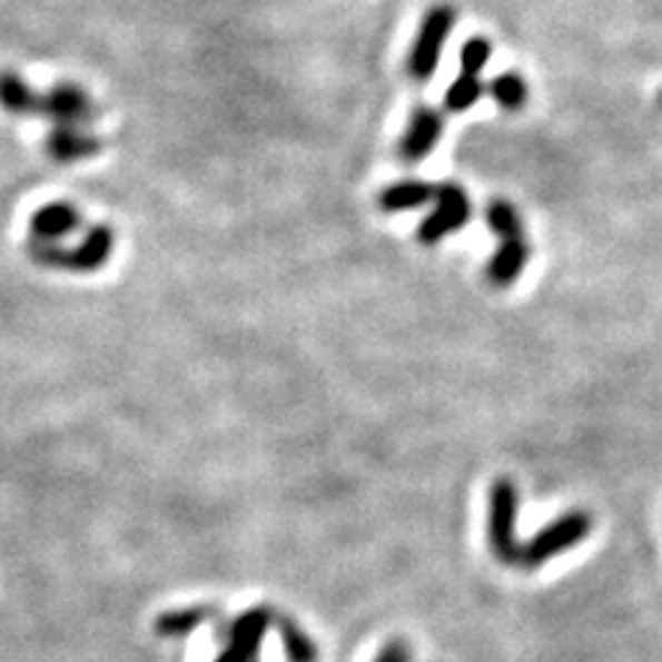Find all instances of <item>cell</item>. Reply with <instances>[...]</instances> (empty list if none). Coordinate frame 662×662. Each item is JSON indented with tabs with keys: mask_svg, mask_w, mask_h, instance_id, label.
I'll return each instance as SVG.
<instances>
[{
	"mask_svg": "<svg viewBox=\"0 0 662 662\" xmlns=\"http://www.w3.org/2000/svg\"><path fill=\"white\" fill-rule=\"evenodd\" d=\"M276 630H279L287 662H318V646H315L313 638H309L290 615H279V619H276Z\"/></svg>",
	"mask_w": 662,
	"mask_h": 662,
	"instance_id": "7c38bea8",
	"label": "cell"
},
{
	"mask_svg": "<svg viewBox=\"0 0 662 662\" xmlns=\"http://www.w3.org/2000/svg\"><path fill=\"white\" fill-rule=\"evenodd\" d=\"M488 59H492V42L483 37L466 39L462 53H458V61H462L464 75H481L483 69H486Z\"/></svg>",
	"mask_w": 662,
	"mask_h": 662,
	"instance_id": "e0dca14e",
	"label": "cell"
},
{
	"mask_svg": "<svg viewBox=\"0 0 662 662\" xmlns=\"http://www.w3.org/2000/svg\"><path fill=\"white\" fill-rule=\"evenodd\" d=\"M486 91L503 111H520L527 102V83L516 72H503L494 80H488Z\"/></svg>",
	"mask_w": 662,
	"mask_h": 662,
	"instance_id": "5bb4252c",
	"label": "cell"
},
{
	"mask_svg": "<svg viewBox=\"0 0 662 662\" xmlns=\"http://www.w3.org/2000/svg\"><path fill=\"white\" fill-rule=\"evenodd\" d=\"M373 662H412V652H408V646L403 641H389Z\"/></svg>",
	"mask_w": 662,
	"mask_h": 662,
	"instance_id": "ac0fdd59",
	"label": "cell"
},
{
	"mask_svg": "<svg viewBox=\"0 0 662 662\" xmlns=\"http://www.w3.org/2000/svg\"><path fill=\"white\" fill-rule=\"evenodd\" d=\"M83 227V216L78 213V207L69 201H50L42 205L28 221V238L42 240V244H61L69 235H75Z\"/></svg>",
	"mask_w": 662,
	"mask_h": 662,
	"instance_id": "9c48e42d",
	"label": "cell"
},
{
	"mask_svg": "<svg viewBox=\"0 0 662 662\" xmlns=\"http://www.w3.org/2000/svg\"><path fill=\"white\" fill-rule=\"evenodd\" d=\"M660 106H662V91H660Z\"/></svg>",
	"mask_w": 662,
	"mask_h": 662,
	"instance_id": "d6986e66",
	"label": "cell"
},
{
	"mask_svg": "<svg viewBox=\"0 0 662 662\" xmlns=\"http://www.w3.org/2000/svg\"><path fill=\"white\" fill-rule=\"evenodd\" d=\"M270 624H274V613L268 607H251L240 613L229 624L227 649L218 654L216 662H257L263 638Z\"/></svg>",
	"mask_w": 662,
	"mask_h": 662,
	"instance_id": "52a82bcc",
	"label": "cell"
},
{
	"mask_svg": "<svg viewBox=\"0 0 662 662\" xmlns=\"http://www.w3.org/2000/svg\"><path fill=\"white\" fill-rule=\"evenodd\" d=\"M472 216V201L470 194L464 191L456 182H442L436 186L434 197V210L425 216V221H419L417 227V240L425 246H434L439 240L451 238L453 233L466 227Z\"/></svg>",
	"mask_w": 662,
	"mask_h": 662,
	"instance_id": "8992f818",
	"label": "cell"
},
{
	"mask_svg": "<svg viewBox=\"0 0 662 662\" xmlns=\"http://www.w3.org/2000/svg\"><path fill=\"white\" fill-rule=\"evenodd\" d=\"M113 244L117 235L106 224H95L86 229L78 246L65 244H42V240L28 238V257L42 268L53 270H72V274H89V270H100L102 265L111 260Z\"/></svg>",
	"mask_w": 662,
	"mask_h": 662,
	"instance_id": "7a4b0ae2",
	"label": "cell"
},
{
	"mask_svg": "<svg viewBox=\"0 0 662 662\" xmlns=\"http://www.w3.org/2000/svg\"><path fill=\"white\" fill-rule=\"evenodd\" d=\"M453 26H456V9H453V6L439 3L425 11L406 61L412 80L425 83V80L434 78L436 67H439L442 50H445V42L453 33Z\"/></svg>",
	"mask_w": 662,
	"mask_h": 662,
	"instance_id": "277c9868",
	"label": "cell"
},
{
	"mask_svg": "<svg viewBox=\"0 0 662 662\" xmlns=\"http://www.w3.org/2000/svg\"><path fill=\"white\" fill-rule=\"evenodd\" d=\"M486 224L500 240L508 238H520L525 235V224H522L520 210L511 205L508 199H492L486 205Z\"/></svg>",
	"mask_w": 662,
	"mask_h": 662,
	"instance_id": "9a60e30c",
	"label": "cell"
},
{
	"mask_svg": "<svg viewBox=\"0 0 662 662\" xmlns=\"http://www.w3.org/2000/svg\"><path fill=\"white\" fill-rule=\"evenodd\" d=\"M210 619H213L210 607L169 610V613H164L158 621H155V632H158L160 638H182V635H188V632H194L199 624H205V621H210Z\"/></svg>",
	"mask_w": 662,
	"mask_h": 662,
	"instance_id": "4fadbf2b",
	"label": "cell"
},
{
	"mask_svg": "<svg viewBox=\"0 0 662 662\" xmlns=\"http://www.w3.org/2000/svg\"><path fill=\"white\" fill-rule=\"evenodd\" d=\"M436 197V186L423 180H403L395 182V186L384 188L382 197H378V207L384 213H408L417 210V207L431 205Z\"/></svg>",
	"mask_w": 662,
	"mask_h": 662,
	"instance_id": "8fae6325",
	"label": "cell"
},
{
	"mask_svg": "<svg viewBox=\"0 0 662 662\" xmlns=\"http://www.w3.org/2000/svg\"><path fill=\"white\" fill-rule=\"evenodd\" d=\"M591 527H594V522H591L589 511L574 508V511H569V514L557 516L555 522H550V525L541 527L539 533L527 541V544H522L520 566H525V569L544 566V563L552 561V557L563 555V552L572 550V546L583 544V541L589 539Z\"/></svg>",
	"mask_w": 662,
	"mask_h": 662,
	"instance_id": "5b68a950",
	"label": "cell"
},
{
	"mask_svg": "<svg viewBox=\"0 0 662 662\" xmlns=\"http://www.w3.org/2000/svg\"><path fill=\"white\" fill-rule=\"evenodd\" d=\"M0 111L48 122L45 149L56 164L69 166L100 155L102 141L95 130L100 106L91 91L75 80H56L37 89L14 69H0Z\"/></svg>",
	"mask_w": 662,
	"mask_h": 662,
	"instance_id": "6da1fadb",
	"label": "cell"
},
{
	"mask_svg": "<svg viewBox=\"0 0 662 662\" xmlns=\"http://www.w3.org/2000/svg\"><path fill=\"white\" fill-rule=\"evenodd\" d=\"M442 132H445V117H442V111H436L431 106L414 108L408 128L403 132L401 144H397V155H401L403 164H423L434 152L436 144H439Z\"/></svg>",
	"mask_w": 662,
	"mask_h": 662,
	"instance_id": "ba28073f",
	"label": "cell"
},
{
	"mask_svg": "<svg viewBox=\"0 0 662 662\" xmlns=\"http://www.w3.org/2000/svg\"><path fill=\"white\" fill-rule=\"evenodd\" d=\"M483 91H486V86L481 83V78H477V75H464L462 72L456 80H453L451 86H447L445 111L447 113L470 111V108L475 106L477 100H481Z\"/></svg>",
	"mask_w": 662,
	"mask_h": 662,
	"instance_id": "2e32d148",
	"label": "cell"
},
{
	"mask_svg": "<svg viewBox=\"0 0 662 662\" xmlns=\"http://www.w3.org/2000/svg\"><path fill=\"white\" fill-rule=\"evenodd\" d=\"M527 260H530V244L525 235L500 240V249L494 251V257L486 265V279L492 281L494 287H511L522 276Z\"/></svg>",
	"mask_w": 662,
	"mask_h": 662,
	"instance_id": "30bf717a",
	"label": "cell"
},
{
	"mask_svg": "<svg viewBox=\"0 0 662 662\" xmlns=\"http://www.w3.org/2000/svg\"><path fill=\"white\" fill-rule=\"evenodd\" d=\"M520 520V488L511 477H497L488 488V546L505 566H520L522 544L516 539Z\"/></svg>",
	"mask_w": 662,
	"mask_h": 662,
	"instance_id": "3957f363",
	"label": "cell"
}]
</instances>
